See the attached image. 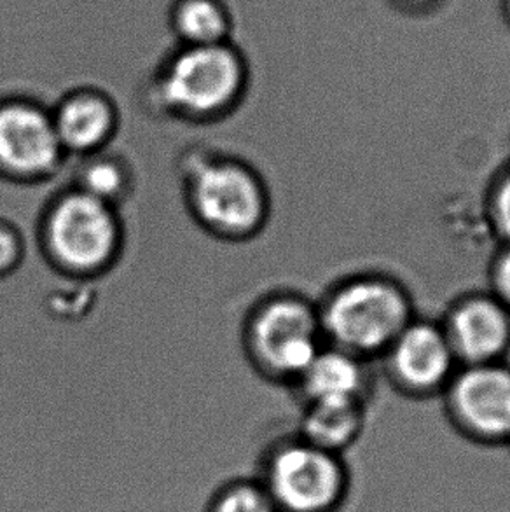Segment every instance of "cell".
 I'll return each mask as SVG.
<instances>
[{
	"label": "cell",
	"instance_id": "obj_1",
	"mask_svg": "<svg viewBox=\"0 0 510 512\" xmlns=\"http://www.w3.org/2000/svg\"><path fill=\"white\" fill-rule=\"evenodd\" d=\"M252 70L235 41L177 46L168 51L144 86L147 111L186 125L229 118L249 95Z\"/></svg>",
	"mask_w": 510,
	"mask_h": 512
},
{
	"label": "cell",
	"instance_id": "obj_2",
	"mask_svg": "<svg viewBox=\"0 0 510 512\" xmlns=\"http://www.w3.org/2000/svg\"><path fill=\"white\" fill-rule=\"evenodd\" d=\"M179 173L187 212L208 235L222 242H250L268 226V182L242 156L191 147L180 156Z\"/></svg>",
	"mask_w": 510,
	"mask_h": 512
},
{
	"label": "cell",
	"instance_id": "obj_3",
	"mask_svg": "<svg viewBox=\"0 0 510 512\" xmlns=\"http://www.w3.org/2000/svg\"><path fill=\"white\" fill-rule=\"evenodd\" d=\"M317 310L325 343L367 362L380 360L416 317L413 294L381 271L341 278L317 301Z\"/></svg>",
	"mask_w": 510,
	"mask_h": 512
},
{
	"label": "cell",
	"instance_id": "obj_4",
	"mask_svg": "<svg viewBox=\"0 0 510 512\" xmlns=\"http://www.w3.org/2000/svg\"><path fill=\"white\" fill-rule=\"evenodd\" d=\"M46 263L63 277L91 280L109 273L125 249L119 208L67 186L49 198L37 222Z\"/></svg>",
	"mask_w": 510,
	"mask_h": 512
},
{
	"label": "cell",
	"instance_id": "obj_5",
	"mask_svg": "<svg viewBox=\"0 0 510 512\" xmlns=\"http://www.w3.org/2000/svg\"><path fill=\"white\" fill-rule=\"evenodd\" d=\"M242 346L262 380L294 388L325 346L317 301L296 291H273L250 306Z\"/></svg>",
	"mask_w": 510,
	"mask_h": 512
},
{
	"label": "cell",
	"instance_id": "obj_6",
	"mask_svg": "<svg viewBox=\"0 0 510 512\" xmlns=\"http://www.w3.org/2000/svg\"><path fill=\"white\" fill-rule=\"evenodd\" d=\"M255 478L280 512H336L350 486L343 455L322 450L297 434L268 444Z\"/></svg>",
	"mask_w": 510,
	"mask_h": 512
},
{
	"label": "cell",
	"instance_id": "obj_7",
	"mask_svg": "<svg viewBox=\"0 0 510 512\" xmlns=\"http://www.w3.org/2000/svg\"><path fill=\"white\" fill-rule=\"evenodd\" d=\"M67 160L49 105L27 95L0 97V179L35 186L56 177Z\"/></svg>",
	"mask_w": 510,
	"mask_h": 512
},
{
	"label": "cell",
	"instance_id": "obj_8",
	"mask_svg": "<svg viewBox=\"0 0 510 512\" xmlns=\"http://www.w3.org/2000/svg\"><path fill=\"white\" fill-rule=\"evenodd\" d=\"M449 422L481 444L510 437V364L507 360L460 366L441 395Z\"/></svg>",
	"mask_w": 510,
	"mask_h": 512
},
{
	"label": "cell",
	"instance_id": "obj_9",
	"mask_svg": "<svg viewBox=\"0 0 510 512\" xmlns=\"http://www.w3.org/2000/svg\"><path fill=\"white\" fill-rule=\"evenodd\" d=\"M380 360L390 385L420 401L441 397L460 367L441 322L418 315Z\"/></svg>",
	"mask_w": 510,
	"mask_h": 512
},
{
	"label": "cell",
	"instance_id": "obj_10",
	"mask_svg": "<svg viewBox=\"0 0 510 512\" xmlns=\"http://www.w3.org/2000/svg\"><path fill=\"white\" fill-rule=\"evenodd\" d=\"M460 366L507 360L510 353V310L490 291L462 294L441 320Z\"/></svg>",
	"mask_w": 510,
	"mask_h": 512
},
{
	"label": "cell",
	"instance_id": "obj_11",
	"mask_svg": "<svg viewBox=\"0 0 510 512\" xmlns=\"http://www.w3.org/2000/svg\"><path fill=\"white\" fill-rule=\"evenodd\" d=\"M56 135L67 158L105 151L116 139L121 112L116 100L97 86H76L49 105Z\"/></svg>",
	"mask_w": 510,
	"mask_h": 512
},
{
	"label": "cell",
	"instance_id": "obj_12",
	"mask_svg": "<svg viewBox=\"0 0 510 512\" xmlns=\"http://www.w3.org/2000/svg\"><path fill=\"white\" fill-rule=\"evenodd\" d=\"M367 360L327 345L318 352L301 380L292 388L301 401H369L371 369Z\"/></svg>",
	"mask_w": 510,
	"mask_h": 512
},
{
	"label": "cell",
	"instance_id": "obj_13",
	"mask_svg": "<svg viewBox=\"0 0 510 512\" xmlns=\"http://www.w3.org/2000/svg\"><path fill=\"white\" fill-rule=\"evenodd\" d=\"M367 423V401L304 402L297 436L322 450L343 455L359 441Z\"/></svg>",
	"mask_w": 510,
	"mask_h": 512
},
{
	"label": "cell",
	"instance_id": "obj_14",
	"mask_svg": "<svg viewBox=\"0 0 510 512\" xmlns=\"http://www.w3.org/2000/svg\"><path fill=\"white\" fill-rule=\"evenodd\" d=\"M166 25L177 46L235 41V14L226 0H172Z\"/></svg>",
	"mask_w": 510,
	"mask_h": 512
},
{
	"label": "cell",
	"instance_id": "obj_15",
	"mask_svg": "<svg viewBox=\"0 0 510 512\" xmlns=\"http://www.w3.org/2000/svg\"><path fill=\"white\" fill-rule=\"evenodd\" d=\"M70 186L121 208L135 193L137 173L123 154L105 149L79 160Z\"/></svg>",
	"mask_w": 510,
	"mask_h": 512
},
{
	"label": "cell",
	"instance_id": "obj_16",
	"mask_svg": "<svg viewBox=\"0 0 510 512\" xmlns=\"http://www.w3.org/2000/svg\"><path fill=\"white\" fill-rule=\"evenodd\" d=\"M205 512H280L261 481L233 478L215 488Z\"/></svg>",
	"mask_w": 510,
	"mask_h": 512
},
{
	"label": "cell",
	"instance_id": "obj_17",
	"mask_svg": "<svg viewBox=\"0 0 510 512\" xmlns=\"http://www.w3.org/2000/svg\"><path fill=\"white\" fill-rule=\"evenodd\" d=\"M486 214L500 242L510 243V165L491 180L486 194Z\"/></svg>",
	"mask_w": 510,
	"mask_h": 512
},
{
	"label": "cell",
	"instance_id": "obj_18",
	"mask_svg": "<svg viewBox=\"0 0 510 512\" xmlns=\"http://www.w3.org/2000/svg\"><path fill=\"white\" fill-rule=\"evenodd\" d=\"M27 254L25 238L14 222L0 217V280L18 271Z\"/></svg>",
	"mask_w": 510,
	"mask_h": 512
},
{
	"label": "cell",
	"instance_id": "obj_19",
	"mask_svg": "<svg viewBox=\"0 0 510 512\" xmlns=\"http://www.w3.org/2000/svg\"><path fill=\"white\" fill-rule=\"evenodd\" d=\"M510 310V243H502L490 264V289Z\"/></svg>",
	"mask_w": 510,
	"mask_h": 512
},
{
	"label": "cell",
	"instance_id": "obj_20",
	"mask_svg": "<svg viewBox=\"0 0 510 512\" xmlns=\"http://www.w3.org/2000/svg\"><path fill=\"white\" fill-rule=\"evenodd\" d=\"M448 0H386L395 13L407 18H427L439 13Z\"/></svg>",
	"mask_w": 510,
	"mask_h": 512
},
{
	"label": "cell",
	"instance_id": "obj_21",
	"mask_svg": "<svg viewBox=\"0 0 510 512\" xmlns=\"http://www.w3.org/2000/svg\"><path fill=\"white\" fill-rule=\"evenodd\" d=\"M500 13H502L507 27L510 28V0H500Z\"/></svg>",
	"mask_w": 510,
	"mask_h": 512
},
{
	"label": "cell",
	"instance_id": "obj_22",
	"mask_svg": "<svg viewBox=\"0 0 510 512\" xmlns=\"http://www.w3.org/2000/svg\"><path fill=\"white\" fill-rule=\"evenodd\" d=\"M505 446H507V448H509V450H510V437H509V439H507V443H505Z\"/></svg>",
	"mask_w": 510,
	"mask_h": 512
}]
</instances>
